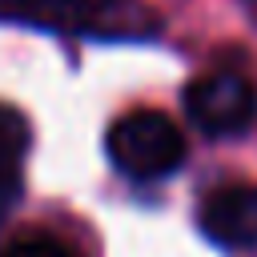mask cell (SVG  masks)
I'll use <instances>...</instances> for the list:
<instances>
[{
  "mask_svg": "<svg viewBox=\"0 0 257 257\" xmlns=\"http://www.w3.org/2000/svg\"><path fill=\"white\" fill-rule=\"evenodd\" d=\"M0 16L92 40H149L161 32V16L141 0H12Z\"/></svg>",
  "mask_w": 257,
  "mask_h": 257,
  "instance_id": "6da1fadb",
  "label": "cell"
},
{
  "mask_svg": "<svg viewBox=\"0 0 257 257\" xmlns=\"http://www.w3.org/2000/svg\"><path fill=\"white\" fill-rule=\"evenodd\" d=\"M108 161L133 181L169 177L185 161V133L157 108H133L108 128Z\"/></svg>",
  "mask_w": 257,
  "mask_h": 257,
  "instance_id": "7a4b0ae2",
  "label": "cell"
},
{
  "mask_svg": "<svg viewBox=\"0 0 257 257\" xmlns=\"http://www.w3.org/2000/svg\"><path fill=\"white\" fill-rule=\"evenodd\" d=\"M185 112L205 137H237L257 120V88L237 72H209L185 88Z\"/></svg>",
  "mask_w": 257,
  "mask_h": 257,
  "instance_id": "3957f363",
  "label": "cell"
},
{
  "mask_svg": "<svg viewBox=\"0 0 257 257\" xmlns=\"http://www.w3.org/2000/svg\"><path fill=\"white\" fill-rule=\"evenodd\" d=\"M197 225L221 249H257V185H225L209 193Z\"/></svg>",
  "mask_w": 257,
  "mask_h": 257,
  "instance_id": "277c9868",
  "label": "cell"
},
{
  "mask_svg": "<svg viewBox=\"0 0 257 257\" xmlns=\"http://www.w3.org/2000/svg\"><path fill=\"white\" fill-rule=\"evenodd\" d=\"M32 145V128L28 116L12 104H0V217H8V209L20 201V165L24 153Z\"/></svg>",
  "mask_w": 257,
  "mask_h": 257,
  "instance_id": "5b68a950",
  "label": "cell"
},
{
  "mask_svg": "<svg viewBox=\"0 0 257 257\" xmlns=\"http://www.w3.org/2000/svg\"><path fill=\"white\" fill-rule=\"evenodd\" d=\"M0 257H76L60 237H48V233H24L16 241H8L0 249Z\"/></svg>",
  "mask_w": 257,
  "mask_h": 257,
  "instance_id": "8992f818",
  "label": "cell"
}]
</instances>
